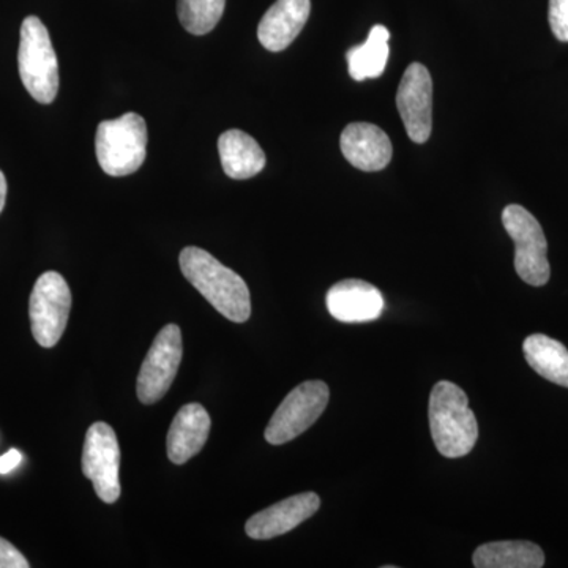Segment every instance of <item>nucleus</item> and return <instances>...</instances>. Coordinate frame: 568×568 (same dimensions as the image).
Returning <instances> with one entry per match:
<instances>
[{"mask_svg": "<svg viewBox=\"0 0 568 568\" xmlns=\"http://www.w3.org/2000/svg\"><path fill=\"white\" fill-rule=\"evenodd\" d=\"M183 276L207 298L209 304L233 323L252 315L250 290L241 275L197 246H186L179 257Z\"/></svg>", "mask_w": 568, "mask_h": 568, "instance_id": "obj_1", "label": "nucleus"}, {"mask_svg": "<svg viewBox=\"0 0 568 568\" xmlns=\"http://www.w3.org/2000/svg\"><path fill=\"white\" fill-rule=\"evenodd\" d=\"M429 428L437 452L446 458L469 455L478 437L477 418L469 398L457 384L440 381L433 387L428 406Z\"/></svg>", "mask_w": 568, "mask_h": 568, "instance_id": "obj_2", "label": "nucleus"}, {"mask_svg": "<svg viewBox=\"0 0 568 568\" xmlns=\"http://www.w3.org/2000/svg\"><path fill=\"white\" fill-rule=\"evenodd\" d=\"M97 160L104 173L122 178L136 173L148 155V125L136 112H126L97 129Z\"/></svg>", "mask_w": 568, "mask_h": 568, "instance_id": "obj_3", "label": "nucleus"}, {"mask_svg": "<svg viewBox=\"0 0 568 568\" xmlns=\"http://www.w3.org/2000/svg\"><path fill=\"white\" fill-rule=\"evenodd\" d=\"M18 65L22 84L41 104L54 102L59 92V62L50 32L40 18L22 21Z\"/></svg>", "mask_w": 568, "mask_h": 568, "instance_id": "obj_4", "label": "nucleus"}, {"mask_svg": "<svg viewBox=\"0 0 568 568\" xmlns=\"http://www.w3.org/2000/svg\"><path fill=\"white\" fill-rule=\"evenodd\" d=\"M503 224L515 242V271L530 286H545L551 268L548 263V242L536 216L523 205L504 209Z\"/></svg>", "mask_w": 568, "mask_h": 568, "instance_id": "obj_5", "label": "nucleus"}, {"mask_svg": "<svg viewBox=\"0 0 568 568\" xmlns=\"http://www.w3.org/2000/svg\"><path fill=\"white\" fill-rule=\"evenodd\" d=\"M331 390L323 381H306L291 392L265 428V440L282 446L305 433L328 405Z\"/></svg>", "mask_w": 568, "mask_h": 568, "instance_id": "obj_6", "label": "nucleus"}, {"mask_svg": "<svg viewBox=\"0 0 568 568\" xmlns=\"http://www.w3.org/2000/svg\"><path fill=\"white\" fill-rule=\"evenodd\" d=\"M71 310V293L58 272H44L33 286L29 301L32 335L41 347H54L65 332Z\"/></svg>", "mask_w": 568, "mask_h": 568, "instance_id": "obj_7", "label": "nucleus"}, {"mask_svg": "<svg viewBox=\"0 0 568 568\" xmlns=\"http://www.w3.org/2000/svg\"><path fill=\"white\" fill-rule=\"evenodd\" d=\"M121 447L114 429L104 422H95L85 435L82 450V473L92 481L97 496L106 504L121 497Z\"/></svg>", "mask_w": 568, "mask_h": 568, "instance_id": "obj_8", "label": "nucleus"}, {"mask_svg": "<svg viewBox=\"0 0 568 568\" xmlns=\"http://www.w3.org/2000/svg\"><path fill=\"white\" fill-rule=\"evenodd\" d=\"M183 354L181 327L166 325L153 339L138 376L136 394L142 405L160 402L178 376Z\"/></svg>", "mask_w": 568, "mask_h": 568, "instance_id": "obj_9", "label": "nucleus"}, {"mask_svg": "<svg viewBox=\"0 0 568 568\" xmlns=\"http://www.w3.org/2000/svg\"><path fill=\"white\" fill-rule=\"evenodd\" d=\"M396 108L407 136L417 144L428 141L433 129V80L424 63L407 67L396 92Z\"/></svg>", "mask_w": 568, "mask_h": 568, "instance_id": "obj_10", "label": "nucleus"}, {"mask_svg": "<svg viewBox=\"0 0 568 568\" xmlns=\"http://www.w3.org/2000/svg\"><path fill=\"white\" fill-rule=\"evenodd\" d=\"M321 499L316 493H301L257 511L246 521V536L254 540H271L297 528L320 510Z\"/></svg>", "mask_w": 568, "mask_h": 568, "instance_id": "obj_11", "label": "nucleus"}, {"mask_svg": "<svg viewBox=\"0 0 568 568\" xmlns=\"http://www.w3.org/2000/svg\"><path fill=\"white\" fill-rule=\"evenodd\" d=\"M328 313L346 324L372 323L384 312L381 291L364 280H343L328 290Z\"/></svg>", "mask_w": 568, "mask_h": 568, "instance_id": "obj_12", "label": "nucleus"}, {"mask_svg": "<svg viewBox=\"0 0 568 568\" xmlns=\"http://www.w3.org/2000/svg\"><path fill=\"white\" fill-rule=\"evenodd\" d=\"M339 148L347 162L366 173L386 170L394 155L387 133L368 122L349 123L339 138Z\"/></svg>", "mask_w": 568, "mask_h": 568, "instance_id": "obj_13", "label": "nucleus"}, {"mask_svg": "<svg viewBox=\"0 0 568 568\" xmlns=\"http://www.w3.org/2000/svg\"><path fill=\"white\" fill-rule=\"evenodd\" d=\"M310 11V0H276L257 28L261 44L272 52L286 50L305 28Z\"/></svg>", "mask_w": 568, "mask_h": 568, "instance_id": "obj_14", "label": "nucleus"}, {"mask_svg": "<svg viewBox=\"0 0 568 568\" xmlns=\"http://www.w3.org/2000/svg\"><path fill=\"white\" fill-rule=\"evenodd\" d=\"M209 433L211 417L203 406L192 403L181 407L168 433V457L174 465H185L203 450Z\"/></svg>", "mask_w": 568, "mask_h": 568, "instance_id": "obj_15", "label": "nucleus"}, {"mask_svg": "<svg viewBox=\"0 0 568 568\" xmlns=\"http://www.w3.org/2000/svg\"><path fill=\"white\" fill-rule=\"evenodd\" d=\"M220 160L224 174L235 181H245L265 168V153L254 138L242 130H227L219 140Z\"/></svg>", "mask_w": 568, "mask_h": 568, "instance_id": "obj_16", "label": "nucleus"}, {"mask_svg": "<svg viewBox=\"0 0 568 568\" xmlns=\"http://www.w3.org/2000/svg\"><path fill=\"white\" fill-rule=\"evenodd\" d=\"M473 562L477 568H541L545 555L532 541H491L476 549Z\"/></svg>", "mask_w": 568, "mask_h": 568, "instance_id": "obj_17", "label": "nucleus"}, {"mask_svg": "<svg viewBox=\"0 0 568 568\" xmlns=\"http://www.w3.org/2000/svg\"><path fill=\"white\" fill-rule=\"evenodd\" d=\"M523 353L534 372L568 388V349L562 343L547 335H529L523 343Z\"/></svg>", "mask_w": 568, "mask_h": 568, "instance_id": "obj_18", "label": "nucleus"}, {"mask_svg": "<svg viewBox=\"0 0 568 568\" xmlns=\"http://www.w3.org/2000/svg\"><path fill=\"white\" fill-rule=\"evenodd\" d=\"M388 40H390V32L387 31L386 26L377 24L372 29L364 44L351 48L346 52L347 69L353 80H373L384 73L388 52H390Z\"/></svg>", "mask_w": 568, "mask_h": 568, "instance_id": "obj_19", "label": "nucleus"}, {"mask_svg": "<svg viewBox=\"0 0 568 568\" xmlns=\"http://www.w3.org/2000/svg\"><path fill=\"white\" fill-rule=\"evenodd\" d=\"M224 7L226 0H179V20L186 32L205 36L222 20Z\"/></svg>", "mask_w": 568, "mask_h": 568, "instance_id": "obj_20", "label": "nucleus"}, {"mask_svg": "<svg viewBox=\"0 0 568 568\" xmlns=\"http://www.w3.org/2000/svg\"><path fill=\"white\" fill-rule=\"evenodd\" d=\"M549 28L559 41H568V0H549Z\"/></svg>", "mask_w": 568, "mask_h": 568, "instance_id": "obj_21", "label": "nucleus"}, {"mask_svg": "<svg viewBox=\"0 0 568 568\" xmlns=\"http://www.w3.org/2000/svg\"><path fill=\"white\" fill-rule=\"evenodd\" d=\"M0 568H29L28 559L20 549L13 547L6 538L0 537Z\"/></svg>", "mask_w": 568, "mask_h": 568, "instance_id": "obj_22", "label": "nucleus"}, {"mask_svg": "<svg viewBox=\"0 0 568 568\" xmlns=\"http://www.w3.org/2000/svg\"><path fill=\"white\" fill-rule=\"evenodd\" d=\"M22 462L21 452H18L17 448H11L10 452H7L6 455L0 457V474L6 476V474L11 473V470L17 469Z\"/></svg>", "mask_w": 568, "mask_h": 568, "instance_id": "obj_23", "label": "nucleus"}, {"mask_svg": "<svg viewBox=\"0 0 568 568\" xmlns=\"http://www.w3.org/2000/svg\"><path fill=\"white\" fill-rule=\"evenodd\" d=\"M7 201V179L3 175L2 171H0V213H2L3 207H6Z\"/></svg>", "mask_w": 568, "mask_h": 568, "instance_id": "obj_24", "label": "nucleus"}]
</instances>
